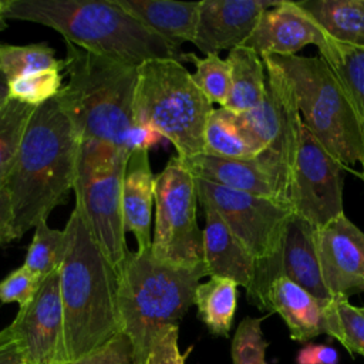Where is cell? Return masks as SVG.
Returning <instances> with one entry per match:
<instances>
[{
  "label": "cell",
  "mask_w": 364,
  "mask_h": 364,
  "mask_svg": "<svg viewBox=\"0 0 364 364\" xmlns=\"http://www.w3.org/2000/svg\"><path fill=\"white\" fill-rule=\"evenodd\" d=\"M189 60L196 70L192 78L205 97L213 104L225 107L230 90V65L228 60L219 57L218 53L208 54L203 58L189 53Z\"/></svg>",
  "instance_id": "32"
},
{
  "label": "cell",
  "mask_w": 364,
  "mask_h": 364,
  "mask_svg": "<svg viewBox=\"0 0 364 364\" xmlns=\"http://www.w3.org/2000/svg\"><path fill=\"white\" fill-rule=\"evenodd\" d=\"M181 159L195 178L290 206V171L267 151L247 159L220 158L206 152Z\"/></svg>",
  "instance_id": "14"
},
{
  "label": "cell",
  "mask_w": 364,
  "mask_h": 364,
  "mask_svg": "<svg viewBox=\"0 0 364 364\" xmlns=\"http://www.w3.org/2000/svg\"><path fill=\"white\" fill-rule=\"evenodd\" d=\"M21 353L18 350L17 341L11 331V327L7 326L0 330V364H21Z\"/></svg>",
  "instance_id": "40"
},
{
  "label": "cell",
  "mask_w": 364,
  "mask_h": 364,
  "mask_svg": "<svg viewBox=\"0 0 364 364\" xmlns=\"http://www.w3.org/2000/svg\"><path fill=\"white\" fill-rule=\"evenodd\" d=\"M63 88V75L58 70L33 73L7 82L9 98L38 107L54 97Z\"/></svg>",
  "instance_id": "33"
},
{
  "label": "cell",
  "mask_w": 364,
  "mask_h": 364,
  "mask_svg": "<svg viewBox=\"0 0 364 364\" xmlns=\"http://www.w3.org/2000/svg\"><path fill=\"white\" fill-rule=\"evenodd\" d=\"M205 152L209 155L247 159L263 152V148L242 125L239 114L220 107L210 114L205 129Z\"/></svg>",
  "instance_id": "25"
},
{
  "label": "cell",
  "mask_w": 364,
  "mask_h": 364,
  "mask_svg": "<svg viewBox=\"0 0 364 364\" xmlns=\"http://www.w3.org/2000/svg\"><path fill=\"white\" fill-rule=\"evenodd\" d=\"M309 44L320 50L326 46V40L297 1L284 0L263 11L243 46L255 50L263 58L266 55H296Z\"/></svg>",
  "instance_id": "17"
},
{
  "label": "cell",
  "mask_w": 364,
  "mask_h": 364,
  "mask_svg": "<svg viewBox=\"0 0 364 364\" xmlns=\"http://www.w3.org/2000/svg\"><path fill=\"white\" fill-rule=\"evenodd\" d=\"M146 28L162 37L176 50L196 36L200 1L172 0H114Z\"/></svg>",
  "instance_id": "22"
},
{
  "label": "cell",
  "mask_w": 364,
  "mask_h": 364,
  "mask_svg": "<svg viewBox=\"0 0 364 364\" xmlns=\"http://www.w3.org/2000/svg\"><path fill=\"white\" fill-rule=\"evenodd\" d=\"M78 144L57 98L38 105L4 182L11 205V240L47 220L77 178Z\"/></svg>",
  "instance_id": "3"
},
{
  "label": "cell",
  "mask_w": 364,
  "mask_h": 364,
  "mask_svg": "<svg viewBox=\"0 0 364 364\" xmlns=\"http://www.w3.org/2000/svg\"><path fill=\"white\" fill-rule=\"evenodd\" d=\"M178 337L179 326L162 330L152 344L146 364H185L186 357L192 351V347H189L183 354H181Z\"/></svg>",
  "instance_id": "37"
},
{
  "label": "cell",
  "mask_w": 364,
  "mask_h": 364,
  "mask_svg": "<svg viewBox=\"0 0 364 364\" xmlns=\"http://www.w3.org/2000/svg\"><path fill=\"white\" fill-rule=\"evenodd\" d=\"M4 16L50 27L65 43L135 67L155 58L189 60L114 0H6Z\"/></svg>",
  "instance_id": "4"
},
{
  "label": "cell",
  "mask_w": 364,
  "mask_h": 364,
  "mask_svg": "<svg viewBox=\"0 0 364 364\" xmlns=\"http://www.w3.org/2000/svg\"><path fill=\"white\" fill-rule=\"evenodd\" d=\"M230 90L225 108L242 114L256 108L266 97L267 74L263 58L252 48L240 46L229 51Z\"/></svg>",
  "instance_id": "24"
},
{
  "label": "cell",
  "mask_w": 364,
  "mask_h": 364,
  "mask_svg": "<svg viewBox=\"0 0 364 364\" xmlns=\"http://www.w3.org/2000/svg\"><path fill=\"white\" fill-rule=\"evenodd\" d=\"M9 98V90H7V80L3 75V73L0 71V107L6 102V100Z\"/></svg>",
  "instance_id": "42"
},
{
  "label": "cell",
  "mask_w": 364,
  "mask_h": 364,
  "mask_svg": "<svg viewBox=\"0 0 364 364\" xmlns=\"http://www.w3.org/2000/svg\"><path fill=\"white\" fill-rule=\"evenodd\" d=\"M41 282L38 276L24 266L17 267L0 280V301L4 304L17 303L23 307L34 297Z\"/></svg>",
  "instance_id": "35"
},
{
  "label": "cell",
  "mask_w": 364,
  "mask_h": 364,
  "mask_svg": "<svg viewBox=\"0 0 364 364\" xmlns=\"http://www.w3.org/2000/svg\"><path fill=\"white\" fill-rule=\"evenodd\" d=\"M11 205L6 189H0V247L11 240Z\"/></svg>",
  "instance_id": "41"
},
{
  "label": "cell",
  "mask_w": 364,
  "mask_h": 364,
  "mask_svg": "<svg viewBox=\"0 0 364 364\" xmlns=\"http://www.w3.org/2000/svg\"><path fill=\"white\" fill-rule=\"evenodd\" d=\"M263 63L267 74L266 97L256 108L239 114V118L263 151L274 155L291 175L303 121L282 70L270 57H263Z\"/></svg>",
  "instance_id": "11"
},
{
  "label": "cell",
  "mask_w": 364,
  "mask_h": 364,
  "mask_svg": "<svg viewBox=\"0 0 364 364\" xmlns=\"http://www.w3.org/2000/svg\"><path fill=\"white\" fill-rule=\"evenodd\" d=\"M4 7H6V0H0V31L7 27L6 23V16H4Z\"/></svg>",
  "instance_id": "43"
},
{
  "label": "cell",
  "mask_w": 364,
  "mask_h": 364,
  "mask_svg": "<svg viewBox=\"0 0 364 364\" xmlns=\"http://www.w3.org/2000/svg\"><path fill=\"white\" fill-rule=\"evenodd\" d=\"M65 364H136V358L129 337L119 333L101 348Z\"/></svg>",
  "instance_id": "36"
},
{
  "label": "cell",
  "mask_w": 364,
  "mask_h": 364,
  "mask_svg": "<svg viewBox=\"0 0 364 364\" xmlns=\"http://www.w3.org/2000/svg\"><path fill=\"white\" fill-rule=\"evenodd\" d=\"M237 304V284L226 277L212 276L195 290L198 316L213 336L228 337Z\"/></svg>",
  "instance_id": "26"
},
{
  "label": "cell",
  "mask_w": 364,
  "mask_h": 364,
  "mask_svg": "<svg viewBox=\"0 0 364 364\" xmlns=\"http://www.w3.org/2000/svg\"><path fill=\"white\" fill-rule=\"evenodd\" d=\"M274 0H202L193 44L205 55L243 46Z\"/></svg>",
  "instance_id": "16"
},
{
  "label": "cell",
  "mask_w": 364,
  "mask_h": 364,
  "mask_svg": "<svg viewBox=\"0 0 364 364\" xmlns=\"http://www.w3.org/2000/svg\"><path fill=\"white\" fill-rule=\"evenodd\" d=\"M65 245L64 229L50 228L47 220L34 228L31 243L27 249L23 266L44 280L60 269Z\"/></svg>",
  "instance_id": "31"
},
{
  "label": "cell",
  "mask_w": 364,
  "mask_h": 364,
  "mask_svg": "<svg viewBox=\"0 0 364 364\" xmlns=\"http://www.w3.org/2000/svg\"><path fill=\"white\" fill-rule=\"evenodd\" d=\"M125 162H117L74 182L75 205L111 266L119 272L129 250L125 243L122 219V176Z\"/></svg>",
  "instance_id": "12"
},
{
  "label": "cell",
  "mask_w": 364,
  "mask_h": 364,
  "mask_svg": "<svg viewBox=\"0 0 364 364\" xmlns=\"http://www.w3.org/2000/svg\"><path fill=\"white\" fill-rule=\"evenodd\" d=\"M323 280L333 299L364 291V232L344 213L316 229Z\"/></svg>",
  "instance_id": "15"
},
{
  "label": "cell",
  "mask_w": 364,
  "mask_h": 364,
  "mask_svg": "<svg viewBox=\"0 0 364 364\" xmlns=\"http://www.w3.org/2000/svg\"><path fill=\"white\" fill-rule=\"evenodd\" d=\"M363 132H364V129H363ZM361 166H363V171H361V178L364 179V162L361 164Z\"/></svg>",
  "instance_id": "44"
},
{
  "label": "cell",
  "mask_w": 364,
  "mask_h": 364,
  "mask_svg": "<svg viewBox=\"0 0 364 364\" xmlns=\"http://www.w3.org/2000/svg\"><path fill=\"white\" fill-rule=\"evenodd\" d=\"M318 51L348 94L364 129V47L326 44Z\"/></svg>",
  "instance_id": "27"
},
{
  "label": "cell",
  "mask_w": 364,
  "mask_h": 364,
  "mask_svg": "<svg viewBox=\"0 0 364 364\" xmlns=\"http://www.w3.org/2000/svg\"><path fill=\"white\" fill-rule=\"evenodd\" d=\"M64 232L58 283L64 317V354L68 363L105 346L122 333V324L118 273L95 242L77 205Z\"/></svg>",
  "instance_id": "2"
},
{
  "label": "cell",
  "mask_w": 364,
  "mask_h": 364,
  "mask_svg": "<svg viewBox=\"0 0 364 364\" xmlns=\"http://www.w3.org/2000/svg\"><path fill=\"white\" fill-rule=\"evenodd\" d=\"M280 260L284 277L326 304L333 300L321 274L316 247V228L294 213L284 230Z\"/></svg>",
  "instance_id": "21"
},
{
  "label": "cell",
  "mask_w": 364,
  "mask_h": 364,
  "mask_svg": "<svg viewBox=\"0 0 364 364\" xmlns=\"http://www.w3.org/2000/svg\"><path fill=\"white\" fill-rule=\"evenodd\" d=\"M164 136L149 124L132 122L125 136V149L128 154L138 149L149 151L152 146L158 145Z\"/></svg>",
  "instance_id": "38"
},
{
  "label": "cell",
  "mask_w": 364,
  "mask_h": 364,
  "mask_svg": "<svg viewBox=\"0 0 364 364\" xmlns=\"http://www.w3.org/2000/svg\"><path fill=\"white\" fill-rule=\"evenodd\" d=\"M36 108L13 98H7L0 107V189L4 188Z\"/></svg>",
  "instance_id": "29"
},
{
  "label": "cell",
  "mask_w": 364,
  "mask_h": 364,
  "mask_svg": "<svg viewBox=\"0 0 364 364\" xmlns=\"http://www.w3.org/2000/svg\"><path fill=\"white\" fill-rule=\"evenodd\" d=\"M205 212V228L202 230V260L208 276L226 277L237 286L249 287L256 260L226 226L223 219L208 205Z\"/></svg>",
  "instance_id": "20"
},
{
  "label": "cell",
  "mask_w": 364,
  "mask_h": 364,
  "mask_svg": "<svg viewBox=\"0 0 364 364\" xmlns=\"http://www.w3.org/2000/svg\"><path fill=\"white\" fill-rule=\"evenodd\" d=\"M343 169L303 124L290 175L289 205L293 213L316 229L343 215Z\"/></svg>",
  "instance_id": "10"
},
{
  "label": "cell",
  "mask_w": 364,
  "mask_h": 364,
  "mask_svg": "<svg viewBox=\"0 0 364 364\" xmlns=\"http://www.w3.org/2000/svg\"><path fill=\"white\" fill-rule=\"evenodd\" d=\"M297 4L317 24L326 44L364 47V0H303Z\"/></svg>",
  "instance_id": "23"
},
{
  "label": "cell",
  "mask_w": 364,
  "mask_h": 364,
  "mask_svg": "<svg viewBox=\"0 0 364 364\" xmlns=\"http://www.w3.org/2000/svg\"><path fill=\"white\" fill-rule=\"evenodd\" d=\"M213 109L181 61L155 58L138 65L134 122L155 128L172 142L178 156L205 152V129Z\"/></svg>",
  "instance_id": "7"
},
{
  "label": "cell",
  "mask_w": 364,
  "mask_h": 364,
  "mask_svg": "<svg viewBox=\"0 0 364 364\" xmlns=\"http://www.w3.org/2000/svg\"><path fill=\"white\" fill-rule=\"evenodd\" d=\"M21 364H24V363H21Z\"/></svg>",
  "instance_id": "45"
},
{
  "label": "cell",
  "mask_w": 364,
  "mask_h": 364,
  "mask_svg": "<svg viewBox=\"0 0 364 364\" xmlns=\"http://www.w3.org/2000/svg\"><path fill=\"white\" fill-rule=\"evenodd\" d=\"M338 354L328 344L307 343L296 355V364H337Z\"/></svg>",
  "instance_id": "39"
},
{
  "label": "cell",
  "mask_w": 364,
  "mask_h": 364,
  "mask_svg": "<svg viewBox=\"0 0 364 364\" xmlns=\"http://www.w3.org/2000/svg\"><path fill=\"white\" fill-rule=\"evenodd\" d=\"M195 179L199 203L218 212L256 262L272 259L280 252L287 222L293 215L290 206L199 178Z\"/></svg>",
  "instance_id": "9"
},
{
  "label": "cell",
  "mask_w": 364,
  "mask_h": 364,
  "mask_svg": "<svg viewBox=\"0 0 364 364\" xmlns=\"http://www.w3.org/2000/svg\"><path fill=\"white\" fill-rule=\"evenodd\" d=\"M136 68L67 43L68 81L55 98L77 138V178L127 161Z\"/></svg>",
  "instance_id": "1"
},
{
  "label": "cell",
  "mask_w": 364,
  "mask_h": 364,
  "mask_svg": "<svg viewBox=\"0 0 364 364\" xmlns=\"http://www.w3.org/2000/svg\"><path fill=\"white\" fill-rule=\"evenodd\" d=\"M122 219L125 232H131L138 252L151 250L152 205L155 203V175L148 151H132L125 162L122 176Z\"/></svg>",
  "instance_id": "19"
},
{
  "label": "cell",
  "mask_w": 364,
  "mask_h": 364,
  "mask_svg": "<svg viewBox=\"0 0 364 364\" xmlns=\"http://www.w3.org/2000/svg\"><path fill=\"white\" fill-rule=\"evenodd\" d=\"M326 317L327 334L337 338L350 354L364 355V307L337 297L326 306Z\"/></svg>",
  "instance_id": "30"
},
{
  "label": "cell",
  "mask_w": 364,
  "mask_h": 364,
  "mask_svg": "<svg viewBox=\"0 0 364 364\" xmlns=\"http://www.w3.org/2000/svg\"><path fill=\"white\" fill-rule=\"evenodd\" d=\"M205 276L203 263L176 266L158 260L151 250L128 253L118 272V307L136 364H146L162 330L179 326L195 304V290Z\"/></svg>",
  "instance_id": "5"
},
{
  "label": "cell",
  "mask_w": 364,
  "mask_h": 364,
  "mask_svg": "<svg viewBox=\"0 0 364 364\" xmlns=\"http://www.w3.org/2000/svg\"><path fill=\"white\" fill-rule=\"evenodd\" d=\"M287 78L304 127L344 166L364 162V132L344 87L321 57L266 55Z\"/></svg>",
  "instance_id": "6"
},
{
  "label": "cell",
  "mask_w": 364,
  "mask_h": 364,
  "mask_svg": "<svg viewBox=\"0 0 364 364\" xmlns=\"http://www.w3.org/2000/svg\"><path fill=\"white\" fill-rule=\"evenodd\" d=\"M65 58L58 60L46 43L27 46H0V71L7 82L44 70H64Z\"/></svg>",
  "instance_id": "28"
},
{
  "label": "cell",
  "mask_w": 364,
  "mask_h": 364,
  "mask_svg": "<svg viewBox=\"0 0 364 364\" xmlns=\"http://www.w3.org/2000/svg\"><path fill=\"white\" fill-rule=\"evenodd\" d=\"M326 306L307 290L280 274L266 287L259 310L277 313L293 340L307 341L327 334Z\"/></svg>",
  "instance_id": "18"
},
{
  "label": "cell",
  "mask_w": 364,
  "mask_h": 364,
  "mask_svg": "<svg viewBox=\"0 0 364 364\" xmlns=\"http://www.w3.org/2000/svg\"><path fill=\"white\" fill-rule=\"evenodd\" d=\"M9 326L24 364H65L58 270L41 282L34 297L18 307Z\"/></svg>",
  "instance_id": "13"
},
{
  "label": "cell",
  "mask_w": 364,
  "mask_h": 364,
  "mask_svg": "<svg viewBox=\"0 0 364 364\" xmlns=\"http://www.w3.org/2000/svg\"><path fill=\"white\" fill-rule=\"evenodd\" d=\"M196 179L178 155L155 176V223L151 242L154 257L176 266L202 260V230L198 226Z\"/></svg>",
  "instance_id": "8"
},
{
  "label": "cell",
  "mask_w": 364,
  "mask_h": 364,
  "mask_svg": "<svg viewBox=\"0 0 364 364\" xmlns=\"http://www.w3.org/2000/svg\"><path fill=\"white\" fill-rule=\"evenodd\" d=\"M263 317H245L233 336L230 354L233 364H266L267 341L262 331Z\"/></svg>",
  "instance_id": "34"
}]
</instances>
